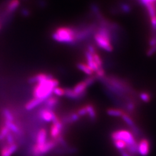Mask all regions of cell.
Returning <instances> with one entry per match:
<instances>
[{"label": "cell", "mask_w": 156, "mask_h": 156, "mask_svg": "<svg viewBox=\"0 0 156 156\" xmlns=\"http://www.w3.org/2000/svg\"><path fill=\"white\" fill-rule=\"evenodd\" d=\"M59 82L53 77L49 78L45 80L40 82L34 87V98L41 99L45 101L47 98L50 97L53 94L54 89L58 86Z\"/></svg>", "instance_id": "1"}, {"label": "cell", "mask_w": 156, "mask_h": 156, "mask_svg": "<svg viewBox=\"0 0 156 156\" xmlns=\"http://www.w3.org/2000/svg\"><path fill=\"white\" fill-rule=\"evenodd\" d=\"M78 31L68 26H60L56 28L52 34V38L60 43L73 44L77 41Z\"/></svg>", "instance_id": "2"}, {"label": "cell", "mask_w": 156, "mask_h": 156, "mask_svg": "<svg viewBox=\"0 0 156 156\" xmlns=\"http://www.w3.org/2000/svg\"><path fill=\"white\" fill-rule=\"evenodd\" d=\"M95 41L99 48L107 52H112L113 47L112 44L111 35L106 27H101L95 34Z\"/></svg>", "instance_id": "3"}, {"label": "cell", "mask_w": 156, "mask_h": 156, "mask_svg": "<svg viewBox=\"0 0 156 156\" xmlns=\"http://www.w3.org/2000/svg\"><path fill=\"white\" fill-rule=\"evenodd\" d=\"M111 138L112 140H122L127 144V146L138 144L133 134L126 129H119L112 133Z\"/></svg>", "instance_id": "4"}, {"label": "cell", "mask_w": 156, "mask_h": 156, "mask_svg": "<svg viewBox=\"0 0 156 156\" xmlns=\"http://www.w3.org/2000/svg\"><path fill=\"white\" fill-rule=\"evenodd\" d=\"M56 140H48L44 145H34L32 148V153L34 156H41L44 155L53 149L57 144Z\"/></svg>", "instance_id": "5"}, {"label": "cell", "mask_w": 156, "mask_h": 156, "mask_svg": "<svg viewBox=\"0 0 156 156\" xmlns=\"http://www.w3.org/2000/svg\"><path fill=\"white\" fill-rule=\"evenodd\" d=\"M52 125L50 129V135L52 140H57L61 136L62 123L60 119L55 113L52 120Z\"/></svg>", "instance_id": "6"}, {"label": "cell", "mask_w": 156, "mask_h": 156, "mask_svg": "<svg viewBox=\"0 0 156 156\" xmlns=\"http://www.w3.org/2000/svg\"><path fill=\"white\" fill-rule=\"evenodd\" d=\"M19 146L16 143L12 145H2L0 149V156H12L18 149Z\"/></svg>", "instance_id": "7"}, {"label": "cell", "mask_w": 156, "mask_h": 156, "mask_svg": "<svg viewBox=\"0 0 156 156\" xmlns=\"http://www.w3.org/2000/svg\"><path fill=\"white\" fill-rule=\"evenodd\" d=\"M150 142L146 138H143L138 144V154L142 156H147L150 152Z\"/></svg>", "instance_id": "8"}, {"label": "cell", "mask_w": 156, "mask_h": 156, "mask_svg": "<svg viewBox=\"0 0 156 156\" xmlns=\"http://www.w3.org/2000/svg\"><path fill=\"white\" fill-rule=\"evenodd\" d=\"M54 114L55 112L51 109L45 107V108L42 109L39 112V117L45 122L50 123L52 122Z\"/></svg>", "instance_id": "9"}, {"label": "cell", "mask_w": 156, "mask_h": 156, "mask_svg": "<svg viewBox=\"0 0 156 156\" xmlns=\"http://www.w3.org/2000/svg\"><path fill=\"white\" fill-rule=\"evenodd\" d=\"M20 5L19 0H9L6 4L5 11L8 15L13 13Z\"/></svg>", "instance_id": "10"}, {"label": "cell", "mask_w": 156, "mask_h": 156, "mask_svg": "<svg viewBox=\"0 0 156 156\" xmlns=\"http://www.w3.org/2000/svg\"><path fill=\"white\" fill-rule=\"evenodd\" d=\"M48 140V133L45 128L40 129L36 136V145H44Z\"/></svg>", "instance_id": "11"}, {"label": "cell", "mask_w": 156, "mask_h": 156, "mask_svg": "<svg viewBox=\"0 0 156 156\" xmlns=\"http://www.w3.org/2000/svg\"><path fill=\"white\" fill-rule=\"evenodd\" d=\"M87 87L88 86L87 84L86 83L84 80H83L76 84L73 89L74 91V92L77 94L83 96L84 94V93Z\"/></svg>", "instance_id": "12"}, {"label": "cell", "mask_w": 156, "mask_h": 156, "mask_svg": "<svg viewBox=\"0 0 156 156\" xmlns=\"http://www.w3.org/2000/svg\"><path fill=\"white\" fill-rule=\"evenodd\" d=\"M44 102V101L38 98H34L32 100L29 101L25 105V108L27 111H31L35 108L37 106H39L42 103Z\"/></svg>", "instance_id": "13"}, {"label": "cell", "mask_w": 156, "mask_h": 156, "mask_svg": "<svg viewBox=\"0 0 156 156\" xmlns=\"http://www.w3.org/2000/svg\"><path fill=\"white\" fill-rule=\"evenodd\" d=\"M52 77L49 74L46 73H39L30 79V82L34 83H39L40 82L45 80L49 78Z\"/></svg>", "instance_id": "14"}, {"label": "cell", "mask_w": 156, "mask_h": 156, "mask_svg": "<svg viewBox=\"0 0 156 156\" xmlns=\"http://www.w3.org/2000/svg\"><path fill=\"white\" fill-rule=\"evenodd\" d=\"M77 67L79 70L89 76H92L93 73H94V71L87 64L85 63L79 62L77 64Z\"/></svg>", "instance_id": "15"}, {"label": "cell", "mask_w": 156, "mask_h": 156, "mask_svg": "<svg viewBox=\"0 0 156 156\" xmlns=\"http://www.w3.org/2000/svg\"><path fill=\"white\" fill-rule=\"evenodd\" d=\"M44 102H45L46 108L51 109L58 104V99L57 97H51L50 96V97L47 98L44 101Z\"/></svg>", "instance_id": "16"}, {"label": "cell", "mask_w": 156, "mask_h": 156, "mask_svg": "<svg viewBox=\"0 0 156 156\" xmlns=\"http://www.w3.org/2000/svg\"><path fill=\"white\" fill-rule=\"evenodd\" d=\"M5 125L12 133L16 134H20V129L15 122L5 121Z\"/></svg>", "instance_id": "17"}, {"label": "cell", "mask_w": 156, "mask_h": 156, "mask_svg": "<svg viewBox=\"0 0 156 156\" xmlns=\"http://www.w3.org/2000/svg\"><path fill=\"white\" fill-rule=\"evenodd\" d=\"M107 114L112 117H122L124 112L119 109L110 108L107 110Z\"/></svg>", "instance_id": "18"}, {"label": "cell", "mask_w": 156, "mask_h": 156, "mask_svg": "<svg viewBox=\"0 0 156 156\" xmlns=\"http://www.w3.org/2000/svg\"><path fill=\"white\" fill-rule=\"evenodd\" d=\"M65 95L67 98L71 100H78L82 97V95H80L75 93L72 89L69 88L65 89Z\"/></svg>", "instance_id": "19"}, {"label": "cell", "mask_w": 156, "mask_h": 156, "mask_svg": "<svg viewBox=\"0 0 156 156\" xmlns=\"http://www.w3.org/2000/svg\"><path fill=\"white\" fill-rule=\"evenodd\" d=\"M85 108L86 109L87 115L90 118L91 120L95 119V118L97 117V113L94 106H93L91 104H87L85 105Z\"/></svg>", "instance_id": "20"}, {"label": "cell", "mask_w": 156, "mask_h": 156, "mask_svg": "<svg viewBox=\"0 0 156 156\" xmlns=\"http://www.w3.org/2000/svg\"><path fill=\"white\" fill-rule=\"evenodd\" d=\"M2 115L4 116V117L5 119V121L14 122L15 121L14 115L12 113V112L8 109H4L2 111Z\"/></svg>", "instance_id": "21"}, {"label": "cell", "mask_w": 156, "mask_h": 156, "mask_svg": "<svg viewBox=\"0 0 156 156\" xmlns=\"http://www.w3.org/2000/svg\"><path fill=\"white\" fill-rule=\"evenodd\" d=\"M113 144L119 151H123L126 149L127 144L122 140H113Z\"/></svg>", "instance_id": "22"}, {"label": "cell", "mask_w": 156, "mask_h": 156, "mask_svg": "<svg viewBox=\"0 0 156 156\" xmlns=\"http://www.w3.org/2000/svg\"><path fill=\"white\" fill-rule=\"evenodd\" d=\"M122 117L124 122L126 123L129 127H130L131 128H133V129L135 128V123H134L133 120L131 118V117L128 115V114L124 113Z\"/></svg>", "instance_id": "23"}, {"label": "cell", "mask_w": 156, "mask_h": 156, "mask_svg": "<svg viewBox=\"0 0 156 156\" xmlns=\"http://www.w3.org/2000/svg\"><path fill=\"white\" fill-rule=\"evenodd\" d=\"M53 94L55 95L57 97H62V96L65 95V89L62 87L57 86L53 90Z\"/></svg>", "instance_id": "24"}, {"label": "cell", "mask_w": 156, "mask_h": 156, "mask_svg": "<svg viewBox=\"0 0 156 156\" xmlns=\"http://www.w3.org/2000/svg\"><path fill=\"white\" fill-rule=\"evenodd\" d=\"M93 58L94 60V62H95V63L97 64V66L100 68H102V60L100 56L97 53L95 52V53H94L93 55Z\"/></svg>", "instance_id": "25"}, {"label": "cell", "mask_w": 156, "mask_h": 156, "mask_svg": "<svg viewBox=\"0 0 156 156\" xmlns=\"http://www.w3.org/2000/svg\"><path fill=\"white\" fill-rule=\"evenodd\" d=\"M140 98L142 101H143L145 102H148L151 101V95L146 93V92H142L140 95Z\"/></svg>", "instance_id": "26"}, {"label": "cell", "mask_w": 156, "mask_h": 156, "mask_svg": "<svg viewBox=\"0 0 156 156\" xmlns=\"http://www.w3.org/2000/svg\"><path fill=\"white\" fill-rule=\"evenodd\" d=\"M5 139L6 144L8 145H12L16 143L15 137L11 133L6 136Z\"/></svg>", "instance_id": "27"}, {"label": "cell", "mask_w": 156, "mask_h": 156, "mask_svg": "<svg viewBox=\"0 0 156 156\" xmlns=\"http://www.w3.org/2000/svg\"><path fill=\"white\" fill-rule=\"evenodd\" d=\"M79 117H80V116L78 115V113L76 112V113H73L72 114H71L68 117V119L69 122H72V123H75V122L78 121Z\"/></svg>", "instance_id": "28"}, {"label": "cell", "mask_w": 156, "mask_h": 156, "mask_svg": "<svg viewBox=\"0 0 156 156\" xmlns=\"http://www.w3.org/2000/svg\"><path fill=\"white\" fill-rule=\"evenodd\" d=\"M78 114V115L79 116H84L87 115L86 109L85 108V106H82L81 108H80L78 110V111L76 112Z\"/></svg>", "instance_id": "29"}, {"label": "cell", "mask_w": 156, "mask_h": 156, "mask_svg": "<svg viewBox=\"0 0 156 156\" xmlns=\"http://www.w3.org/2000/svg\"><path fill=\"white\" fill-rule=\"evenodd\" d=\"M95 80V78L93 76H90L89 77L86 78L84 80V82H86V83L87 84V86L89 87L90 86L92 85L94 83Z\"/></svg>", "instance_id": "30"}, {"label": "cell", "mask_w": 156, "mask_h": 156, "mask_svg": "<svg viewBox=\"0 0 156 156\" xmlns=\"http://www.w3.org/2000/svg\"><path fill=\"white\" fill-rule=\"evenodd\" d=\"M96 75L98 77H100V78H102L103 76H105V71L104 69L102 68H101L99 69H98L96 72Z\"/></svg>", "instance_id": "31"}, {"label": "cell", "mask_w": 156, "mask_h": 156, "mask_svg": "<svg viewBox=\"0 0 156 156\" xmlns=\"http://www.w3.org/2000/svg\"><path fill=\"white\" fill-rule=\"evenodd\" d=\"M155 52H156V46H152L149 49V50L147 51V56H151L153 55Z\"/></svg>", "instance_id": "32"}, {"label": "cell", "mask_w": 156, "mask_h": 156, "mask_svg": "<svg viewBox=\"0 0 156 156\" xmlns=\"http://www.w3.org/2000/svg\"><path fill=\"white\" fill-rule=\"evenodd\" d=\"M120 154L122 156H132L130 154H129L127 151H126L125 150L120 151Z\"/></svg>", "instance_id": "33"}, {"label": "cell", "mask_w": 156, "mask_h": 156, "mask_svg": "<svg viewBox=\"0 0 156 156\" xmlns=\"http://www.w3.org/2000/svg\"><path fill=\"white\" fill-rule=\"evenodd\" d=\"M127 108L129 111H133L134 109V105L132 103H129L127 105Z\"/></svg>", "instance_id": "34"}, {"label": "cell", "mask_w": 156, "mask_h": 156, "mask_svg": "<svg viewBox=\"0 0 156 156\" xmlns=\"http://www.w3.org/2000/svg\"><path fill=\"white\" fill-rule=\"evenodd\" d=\"M4 139H5V137L0 134V142H2V140H3Z\"/></svg>", "instance_id": "35"}, {"label": "cell", "mask_w": 156, "mask_h": 156, "mask_svg": "<svg viewBox=\"0 0 156 156\" xmlns=\"http://www.w3.org/2000/svg\"><path fill=\"white\" fill-rule=\"evenodd\" d=\"M0 28H1V26H0Z\"/></svg>", "instance_id": "36"}, {"label": "cell", "mask_w": 156, "mask_h": 156, "mask_svg": "<svg viewBox=\"0 0 156 156\" xmlns=\"http://www.w3.org/2000/svg\"></svg>", "instance_id": "37"}]
</instances>
